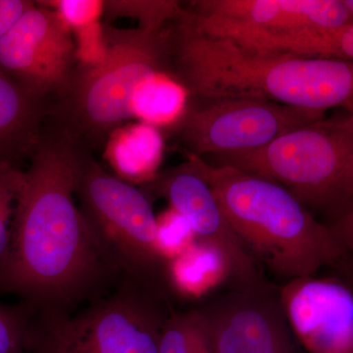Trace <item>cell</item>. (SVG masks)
Wrapping results in <instances>:
<instances>
[{
  "mask_svg": "<svg viewBox=\"0 0 353 353\" xmlns=\"http://www.w3.org/2000/svg\"><path fill=\"white\" fill-rule=\"evenodd\" d=\"M77 65L71 32L53 9L37 1L0 39V69L46 101L64 92Z\"/></svg>",
  "mask_w": 353,
  "mask_h": 353,
  "instance_id": "8fae6325",
  "label": "cell"
},
{
  "mask_svg": "<svg viewBox=\"0 0 353 353\" xmlns=\"http://www.w3.org/2000/svg\"><path fill=\"white\" fill-rule=\"evenodd\" d=\"M168 297L124 278L105 296L73 312L36 311L26 353H158L171 314Z\"/></svg>",
  "mask_w": 353,
  "mask_h": 353,
  "instance_id": "8992f818",
  "label": "cell"
},
{
  "mask_svg": "<svg viewBox=\"0 0 353 353\" xmlns=\"http://www.w3.org/2000/svg\"><path fill=\"white\" fill-rule=\"evenodd\" d=\"M347 111L348 113H350V115L352 116V120H353V102L352 104H350V106L347 108Z\"/></svg>",
  "mask_w": 353,
  "mask_h": 353,
  "instance_id": "f1b7e54d",
  "label": "cell"
},
{
  "mask_svg": "<svg viewBox=\"0 0 353 353\" xmlns=\"http://www.w3.org/2000/svg\"><path fill=\"white\" fill-rule=\"evenodd\" d=\"M343 4L347 7V10L350 11V15L353 18V0H343Z\"/></svg>",
  "mask_w": 353,
  "mask_h": 353,
  "instance_id": "83f0119b",
  "label": "cell"
},
{
  "mask_svg": "<svg viewBox=\"0 0 353 353\" xmlns=\"http://www.w3.org/2000/svg\"><path fill=\"white\" fill-rule=\"evenodd\" d=\"M81 143L46 121L25 170L11 228L0 292L36 311L73 312L124 279L78 206Z\"/></svg>",
  "mask_w": 353,
  "mask_h": 353,
  "instance_id": "6da1fadb",
  "label": "cell"
},
{
  "mask_svg": "<svg viewBox=\"0 0 353 353\" xmlns=\"http://www.w3.org/2000/svg\"><path fill=\"white\" fill-rule=\"evenodd\" d=\"M325 115L260 99H192L172 127L190 154L223 157L260 150Z\"/></svg>",
  "mask_w": 353,
  "mask_h": 353,
  "instance_id": "9c48e42d",
  "label": "cell"
},
{
  "mask_svg": "<svg viewBox=\"0 0 353 353\" xmlns=\"http://www.w3.org/2000/svg\"><path fill=\"white\" fill-rule=\"evenodd\" d=\"M199 307L217 353H299L278 290L268 283L228 287Z\"/></svg>",
  "mask_w": 353,
  "mask_h": 353,
  "instance_id": "7c38bea8",
  "label": "cell"
},
{
  "mask_svg": "<svg viewBox=\"0 0 353 353\" xmlns=\"http://www.w3.org/2000/svg\"><path fill=\"white\" fill-rule=\"evenodd\" d=\"M333 268L336 272H338L336 276L341 279L353 292V260L343 256L339 263Z\"/></svg>",
  "mask_w": 353,
  "mask_h": 353,
  "instance_id": "4316f807",
  "label": "cell"
},
{
  "mask_svg": "<svg viewBox=\"0 0 353 353\" xmlns=\"http://www.w3.org/2000/svg\"><path fill=\"white\" fill-rule=\"evenodd\" d=\"M327 226L340 245L343 256L353 260V201L330 217Z\"/></svg>",
  "mask_w": 353,
  "mask_h": 353,
  "instance_id": "d4e9b609",
  "label": "cell"
},
{
  "mask_svg": "<svg viewBox=\"0 0 353 353\" xmlns=\"http://www.w3.org/2000/svg\"><path fill=\"white\" fill-rule=\"evenodd\" d=\"M50 101L41 99L0 69V160L20 166L38 145Z\"/></svg>",
  "mask_w": 353,
  "mask_h": 353,
  "instance_id": "5bb4252c",
  "label": "cell"
},
{
  "mask_svg": "<svg viewBox=\"0 0 353 353\" xmlns=\"http://www.w3.org/2000/svg\"><path fill=\"white\" fill-rule=\"evenodd\" d=\"M211 159L268 179L309 210L330 217L353 201V120L347 111L297 127L260 150Z\"/></svg>",
  "mask_w": 353,
  "mask_h": 353,
  "instance_id": "5b68a950",
  "label": "cell"
},
{
  "mask_svg": "<svg viewBox=\"0 0 353 353\" xmlns=\"http://www.w3.org/2000/svg\"><path fill=\"white\" fill-rule=\"evenodd\" d=\"M277 290L290 331L305 352L353 353V292L341 279H294Z\"/></svg>",
  "mask_w": 353,
  "mask_h": 353,
  "instance_id": "4fadbf2b",
  "label": "cell"
},
{
  "mask_svg": "<svg viewBox=\"0 0 353 353\" xmlns=\"http://www.w3.org/2000/svg\"><path fill=\"white\" fill-rule=\"evenodd\" d=\"M34 6L36 1L31 0H0V39L3 38Z\"/></svg>",
  "mask_w": 353,
  "mask_h": 353,
  "instance_id": "484cf974",
  "label": "cell"
},
{
  "mask_svg": "<svg viewBox=\"0 0 353 353\" xmlns=\"http://www.w3.org/2000/svg\"><path fill=\"white\" fill-rule=\"evenodd\" d=\"M168 284L172 296L204 301V297L212 296L223 285L230 287L231 274L217 250L196 240L168 262Z\"/></svg>",
  "mask_w": 353,
  "mask_h": 353,
  "instance_id": "2e32d148",
  "label": "cell"
},
{
  "mask_svg": "<svg viewBox=\"0 0 353 353\" xmlns=\"http://www.w3.org/2000/svg\"><path fill=\"white\" fill-rule=\"evenodd\" d=\"M148 196H158L187 220L196 240L224 257L231 274L230 287L266 284L261 269L241 245L201 168V157L188 153L183 163L158 173L139 187Z\"/></svg>",
  "mask_w": 353,
  "mask_h": 353,
  "instance_id": "30bf717a",
  "label": "cell"
},
{
  "mask_svg": "<svg viewBox=\"0 0 353 353\" xmlns=\"http://www.w3.org/2000/svg\"><path fill=\"white\" fill-rule=\"evenodd\" d=\"M158 353H217L208 321L199 306L172 311L160 334Z\"/></svg>",
  "mask_w": 353,
  "mask_h": 353,
  "instance_id": "ac0fdd59",
  "label": "cell"
},
{
  "mask_svg": "<svg viewBox=\"0 0 353 353\" xmlns=\"http://www.w3.org/2000/svg\"><path fill=\"white\" fill-rule=\"evenodd\" d=\"M185 19L197 32L270 52L287 39L352 24L343 0H196Z\"/></svg>",
  "mask_w": 353,
  "mask_h": 353,
  "instance_id": "ba28073f",
  "label": "cell"
},
{
  "mask_svg": "<svg viewBox=\"0 0 353 353\" xmlns=\"http://www.w3.org/2000/svg\"><path fill=\"white\" fill-rule=\"evenodd\" d=\"M274 53L353 61V23L334 31L309 32L279 43Z\"/></svg>",
  "mask_w": 353,
  "mask_h": 353,
  "instance_id": "ffe728a7",
  "label": "cell"
},
{
  "mask_svg": "<svg viewBox=\"0 0 353 353\" xmlns=\"http://www.w3.org/2000/svg\"><path fill=\"white\" fill-rule=\"evenodd\" d=\"M168 28L148 32L105 24V58L92 67L77 65L64 92L51 101L46 121L90 150L103 148L132 119L131 99L139 83L157 72L168 73Z\"/></svg>",
  "mask_w": 353,
  "mask_h": 353,
  "instance_id": "277c9868",
  "label": "cell"
},
{
  "mask_svg": "<svg viewBox=\"0 0 353 353\" xmlns=\"http://www.w3.org/2000/svg\"><path fill=\"white\" fill-rule=\"evenodd\" d=\"M102 148L113 175L121 180L143 187L157 178L162 139L154 127L127 123L108 137Z\"/></svg>",
  "mask_w": 353,
  "mask_h": 353,
  "instance_id": "9a60e30c",
  "label": "cell"
},
{
  "mask_svg": "<svg viewBox=\"0 0 353 353\" xmlns=\"http://www.w3.org/2000/svg\"><path fill=\"white\" fill-rule=\"evenodd\" d=\"M29 304L0 303V353H26L25 334L34 313Z\"/></svg>",
  "mask_w": 353,
  "mask_h": 353,
  "instance_id": "603a6c76",
  "label": "cell"
},
{
  "mask_svg": "<svg viewBox=\"0 0 353 353\" xmlns=\"http://www.w3.org/2000/svg\"><path fill=\"white\" fill-rule=\"evenodd\" d=\"M187 90L167 72L152 74L139 83L132 94V119L152 127H173L187 108Z\"/></svg>",
  "mask_w": 353,
  "mask_h": 353,
  "instance_id": "e0dca14e",
  "label": "cell"
},
{
  "mask_svg": "<svg viewBox=\"0 0 353 353\" xmlns=\"http://www.w3.org/2000/svg\"><path fill=\"white\" fill-rule=\"evenodd\" d=\"M157 227L160 250L168 262L196 241L189 223L173 209L157 216Z\"/></svg>",
  "mask_w": 353,
  "mask_h": 353,
  "instance_id": "cb8c5ba5",
  "label": "cell"
},
{
  "mask_svg": "<svg viewBox=\"0 0 353 353\" xmlns=\"http://www.w3.org/2000/svg\"><path fill=\"white\" fill-rule=\"evenodd\" d=\"M24 178L25 170L20 166L0 160V268L10 245L14 213Z\"/></svg>",
  "mask_w": 353,
  "mask_h": 353,
  "instance_id": "44dd1931",
  "label": "cell"
},
{
  "mask_svg": "<svg viewBox=\"0 0 353 353\" xmlns=\"http://www.w3.org/2000/svg\"><path fill=\"white\" fill-rule=\"evenodd\" d=\"M50 7L59 16L72 36L102 23L104 0H50L37 1Z\"/></svg>",
  "mask_w": 353,
  "mask_h": 353,
  "instance_id": "7402d4cb",
  "label": "cell"
},
{
  "mask_svg": "<svg viewBox=\"0 0 353 353\" xmlns=\"http://www.w3.org/2000/svg\"><path fill=\"white\" fill-rule=\"evenodd\" d=\"M185 7L175 0H106L104 18L130 17L138 21L139 29L148 32L163 31L185 14Z\"/></svg>",
  "mask_w": 353,
  "mask_h": 353,
  "instance_id": "d6986e66",
  "label": "cell"
},
{
  "mask_svg": "<svg viewBox=\"0 0 353 353\" xmlns=\"http://www.w3.org/2000/svg\"><path fill=\"white\" fill-rule=\"evenodd\" d=\"M201 159L234 233L262 271L288 282L339 263L343 252L327 224L289 190L268 179Z\"/></svg>",
  "mask_w": 353,
  "mask_h": 353,
  "instance_id": "3957f363",
  "label": "cell"
},
{
  "mask_svg": "<svg viewBox=\"0 0 353 353\" xmlns=\"http://www.w3.org/2000/svg\"><path fill=\"white\" fill-rule=\"evenodd\" d=\"M75 194L88 226L123 277L171 299L168 261L158 243L152 199L141 188L106 171L82 143Z\"/></svg>",
  "mask_w": 353,
  "mask_h": 353,
  "instance_id": "52a82bcc",
  "label": "cell"
},
{
  "mask_svg": "<svg viewBox=\"0 0 353 353\" xmlns=\"http://www.w3.org/2000/svg\"><path fill=\"white\" fill-rule=\"evenodd\" d=\"M168 39V74L190 99H260L321 115L353 102V61L259 52L197 32L185 14Z\"/></svg>",
  "mask_w": 353,
  "mask_h": 353,
  "instance_id": "7a4b0ae2",
  "label": "cell"
}]
</instances>
